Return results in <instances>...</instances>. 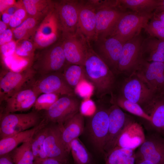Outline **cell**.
Listing matches in <instances>:
<instances>
[{
  "mask_svg": "<svg viewBox=\"0 0 164 164\" xmlns=\"http://www.w3.org/2000/svg\"><path fill=\"white\" fill-rule=\"evenodd\" d=\"M83 67L86 78L94 88L98 98L111 94L115 84L116 76L109 69L91 47L89 49Z\"/></svg>",
  "mask_w": 164,
  "mask_h": 164,
  "instance_id": "6da1fadb",
  "label": "cell"
},
{
  "mask_svg": "<svg viewBox=\"0 0 164 164\" xmlns=\"http://www.w3.org/2000/svg\"><path fill=\"white\" fill-rule=\"evenodd\" d=\"M33 59L31 67L36 73L43 76L51 73L62 72L67 63L61 40L43 49Z\"/></svg>",
  "mask_w": 164,
  "mask_h": 164,
  "instance_id": "7a4b0ae2",
  "label": "cell"
},
{
  "mask_svg": "<svg viewBox=\"0 0 164 164\" xmlns=\"http://www.w3.org/2000/svg\"><path fill=\"white\" fill-rule=\"evenodd\" d=\"M126 77L122 83L116 81L111 94L121 96L142 108L152 98L153 93L135 73Z\"/></svg>",
  "mask_w": 164,
  "mask_h": 164,
  "instance_id": "3957f363",
  "label": "cell"
},
{
  "mask_svg": "<svg viewBox=\"0 0 164 164\" xmlns=\"http://www.w3.org/2000/svg\"><path fill=\"white\" fill-rule=\"evenodd\" d=\"M153 15V13L129 11L120 18L109 36H114L124 43L139 34Z\"/></svg>",
  "mask_w": 164,
  "mask_h": 164,
  "instance_id": "277c9868",
  "label": "cell"
},
{
  "mask_svg": "<svg viewBox=\"0 0 164 164\" xmlns=\"http://www.w3.org/2000/svg\"><path fill=\"white\" fill-rule=\"evenodd\" d=\"M37 111L26 113H9L1 115L0 123V139L32 128L42 121Z\"/></svg>",
  "mask_w": 164,
  "mask_h": 164,
  "instance_id": "5b68a950",
  "label": "cell"
},
{
  "mask_svg": "<svg viewBox=\"0 0 164 164\" xmlns=\"http://www.w3.org/2000/svg\"><path fill=\"white\" fill-rule=\"evenodd\" d=\"M141 33L124 43L118 62L117 74L128 76L135 71L142 59Z\"/></svg>",
  "mask_w": 164,
  "mask_h": 164,
  "instance_id": "8992f818",
  "label": "cell"
},
{
  "mask_svg": "<svg viewBox=\"0 0 164 164\" xmlns=\"http://www.w3.org/2000/svg\"><path fill=\"white\" fill-rule=\"evenodd\" d=\"M54 8L43 19L33 37L36 48L43 49L56 43L62 34Z\"/></svg>",
  "mask_w": 164,
  "mask_h": 164,
  "instance_id": "52a82bcc",
  "label": "cell"
},
{
  "mask_svg": "<svg viewBox=\"0 0 164 164\" xmlns=\"http://www.w3.org/2000/svg\"><path fill=\"white\" fill-rule=\"evenodd\" d=\"M108 108L101 107L96 109L87 124L88 132L91 142L97 151L102 154H104V149L108 132Z\"/></svg>",
  "mask_w": 164,
  "mask_h": 164,
  "instance_id": "ba28073f",
  "label": "cell"
},
{
  "mask_svg": "<svg viewBox=\"0 0 164 164\" xmlns=\"http://www.w3.org/2000/svg\"><path fill=\"white\" fill-rule=\"evenodd\" d=\"M80 104L76 95L61 96L46 111L44 118L49 123L62 125L80 111Z\"/></svg>",
  "mask_w": 164,
  "mask_h": 164,
  "instance_id": "9c48e42d",
  "label": "cell"
},
{
  "mask_svg": "<svg viewBox=\"0 0 164 164\" xmlns=\"http://www.w3.org/2000/svg\"><path fill=\"white\" fill-rule=\"evenodd\" d=\"M94 52L116 76L118 62L124 43L112 36L103 37L93 41Z\"/></svg>",
  "mask_w": 164,
  "mask_h": 164,
  "instance_id": "30bf717a",
  "label": "cell"
},
{
  "mask_svg": "<svg viewBox=\"0 0 164 164\" xmlns=\"http://www.w3.org/2000/svg\"><path fill=\"white\" fill-rule=\"evenodd\" d=\"M134 72L154 95L164 93V63L142 59Z\"/></svg>",
  "mask_w": 164,
  "mask_h": 164,
  "instance_id": "8fae6325",
  "label": "cell"
},
{
  "mask_svg": "<svg viewBox=\"0 0 164 164\" xmlns=\"http://www.w3.org/2000/svg\"><path fill=\"white\" fill-rule=\"evenodd\" d=\"M61 41L67 63L83 66L89 43L78 32L74 35L62 34Z\"/></svg>",
  "mask_w": 164,
  "mask_h": 164,
  "instance_id": "7c38bea8",
  "label": "cell"
},
{
  "mask_svg": "<svg viewBox=\"0 0 164 164\" xmlns=\"http://www.w3.org/2000/svg\"><path fill=\"white\" fill-rule=\"evenodd\" d=\"M135 157L136 163L146 160L155 164H164V136L154 131L145 135Z\"/></svg>",
  "mask_w": 164,
  "mask_h": 164,
  "instance_id": "4fadbf2b",
  "label": "cell"
},
{
  "mask_svg": "<svg viewBox=\"0 0 164 164\" xmlns=\"http://www.w3.org/2000/svg\"><path fill=\"white\" fill-rule=\"evenodd\" d=\"M36 73L30 67L19 71H8L0 76V101L23 89L28 82L32 79Z\"/></svg>",
  "mask_w": 164,
  "mask_h": 164,
  "instance_id": "5bb4252c",
  "label": "cell"
},
{
  "mask_svg": "<svg viewBox=\"0 0 164 164\" xmlns=\"http://www.w3.org/2000/svg\"><path fill=\"white\" fill-rule=\"evenodd\" d=\"M31 88L38 96L42 94L49 93L56 94L61 96L76 95L74 90L67 83L61 72L41 76L32 84Z\"/></svg>",
  "mask_w": 164,
  "mask_h": 164,
  "instance_id": "9a60e30c",
  "label": "cell"
},
{
  "mask_svg": "<svg viewBox=\"0 0 164 164\" xmlns=\"http://www.w3.org/2000/svg\"><path fill=\"white\" fill-rule=\"evenodd\" d=\"M54 8L62 34L74 35L78 32V1H55Z\"/></svg>",
  "mask_w": 164,
  "mask_h": 164,
  "instance_id": "2e32d148",
  "label": "cell"
},
{
  "mask_svg": "<svg viewBox=\"0 0 164 164\" xmlns=\"http://www.w3.org/2000/svg\"><path fill=\"white\" fill-rule=\"evenodd\" d=\"M129 11L118 5L96 11L95 40L110 35L120 18Z\"/></svg>",
  "mask_w": 164,
  "mask_h": 164,
  "instance_id": "e0dca14e",
  "label": "cell"
},
{
  "mask_svg": "<svg viewBox=\"0 0 164 164\" xmlns=\"http://www.w3.org/2000/svg\"><path fill=\"white\" fill-rule=\"evenodd\" d=\"M112 104L108 108L109 127L104 149L105 155L115 147L119 136L130 119L121 108Z\"/></svg>",
  "mask_w": 164,
  "mask_h": 164,
  "instance_id": "ac0fdd59",
  "label": "cell"
},
{
  "mask_svg": "<svg viewBox=\"0 0 164 164\" xmlns=\"http://www.w3.org/2000/svg\"><path fill=\"white\" fill-rule=\"evenodd\" d=\"M45 139L44 147L48 157L69 160V153L67 151L61 136V125L50 123Z\"/></svg>",
  "mask_w": 164,
  "mask_h": 164,
  "instance_id": "d6986e66",
  "label": "cell"
},
{
  "mask_svg": "<svg viewBox=\"0 0 164 164\" xmlns=\"http://www.w3.org/2000/svg\"><path fill=\"white\" fill-rule=\"evenodd\" d=\"M145 139V135L142 126L130 119L119 136L115 147L134 150L144 142Z\"/></svg>",
  "mask_w": 164,
  "mask_h": 164,
  "instance_id": "ffe728a7",
  "label": "cell"
},
{
  "mask_svg": "<svg viewBox=\"0 0 164 164\" xmlns=\"http://www.w3.org/2000/svg\"><path fill=\"white\" fill-rule=\"evenodd\" d=\"M38 96L32 88L20 90L3 101L5 103L3 114L30 109L33 106Z\"/></svg>",
  "mask_w": 164,
  "mask_h": 164,
  "instance_id": "44dd1931",
  "label": "cell"
},
{
  "mask_svg": "<svg viewBox=\"0 0 164 164\" xmlns=\"http://www.w3.org/2000/svg\"><path fill=\"white\" fill-rule=\"evenodd\" d=\"M96 11L83 1H78V32L89 43L96 36Z\"/></svg>",
  "mask_w": 164,
  "mask_h": 164,
  "instance_id": "7402d4cb",
  "label": "cell"
},
{
  "mask_svg": "<svg viewBox=\"0 0 164 164\" xmlns=\"http://www.w3.org/2000/svg\"><path fill=\"white\" fill-rule=\"evenodd\" d=\"M48 123L44 118L39 125L32 128L0 139V156L9 153L19 144L31 140L38 132Z\"/></svg>",
  "mask_w": 164,
  "mask_h": 164,
  "instance_id": "603a6c76",
  "label": "cell"
},
{
  "mask_svg": "<svg viewBox=\"0 0 164 164\" xmlns=\"http://www.w3.org/2000/svg\"><path fill=\"white\" fill-rule=\"evenodd\" d=\"M60 125L63 141L67 151L69 154L71 142L78 138L84 131V115L79 111Z\"/></svg>",
  "mask_w": 164,
  "mask_h": 164,
  "instance_id": "cb8c5ba5",
  "label": "cell"
},
{
  "mask_svg": "<svg viewBox=\"0 0 164 164\" xmlns=\"http://www.w3.org/2000/svg\"><path fill=\"white\" fill-rule=\"evenodd\" d=\"M142 108L151 118L153 131L161 134L164 128V94L154 95Z\"/></svg>",
  "mask_w": 164,
  "mask_h": 164,
  "instance_id": "d4e9b609",
  "label": "cell"
},
{
  "mask_svg": "<svg viewBox=\"0 0 164 164\" xmlns=\"http://www.w3.org/2000/svg\"><path fill=\"white\" fill-rule=\"evenodd\" d=\"M141 50L143 60L149 62L164 63V41L150 36L144 38Z\"/></svg>",
  "mask_w": 164,
  "mask_h": 164,
  "instance_id": "484cf974",
  "label": "cell"
},
{
  "mask_svg": "<svg viewBox=\"0 0 164 164\" xmlns=\"http://www.w3.org/2000/svg\"><path fill=\"white\" fill-rule=\"evenodd\" d=\"M22 5L29 16L42 21L54 8L55 1L50 0H22Z\"/></svg>",
  "mask_w": 164,
  "mask_h": 164,
  "instance_id": "4316f807",
  "label": "cell"
},
{
  "mask_svg": "<svg viewBox=\"0 0 164 164\" xmlns=\"http://www.w3.org/2000/svg\"><path fill=\"white\" fill-rule=\"evenodd\" d=\"M104 164H135L134 150L115 147L105 155Z\"/></svg>",
  "mask_w": 164,
  "mask_h": 164,
  "instance_id": "83f0119b",
  "label": "cell"
},
{
  "mask_svg": "<svg viewBox=\"0 0 164 164\" xmlns=\"http://www.w3.org/2000/svg\"><path fill=\"white\" fill-rule=\"evenodd\" d=\"M110 102L111 104L149 122L151 121V117L148 115L139 104L131 101L120 96L111 94Z\"/></svg>",
  "mask_w": 164,
  "mask_h": 164,
  "instance_id": "f1b7e54d",
  "label": "cell"
},
{
  "mask_svg": "<svg viewBox=\"0 0 164 164\" xmlns=\"http://www.w3.org/2000/svg\"><path fill=\"white\" fill-rule=\"evenodd\" d=\"M40 21L28 16L20 25L12 29L13 37L16 40V43L33 37Z\"/></svg>",
  "mask_w": 164,
  "mask_h": 164,
  "instance_id": "f546056e",
  "label": "cell"
},
{
  "mask_svg": "<svg viewBox=\"0 0 164 164\" xmlns=\"http://www.w3.org/2000/svg\"><path fill=\"white\" fill-rule=\"evenodd\" d=\"M121 7L140 13H152L156 8L159 0H119Z\"/></svg>",
  "mask_w": 164,
  "mask_h": 164,
  "instance_id": "4dcf8cb0",
  "label": "cell"
},
{
  "mask_svg": "<svg viewBox=\"0 0 164 164\" xmlns=\"http://www.w3.org/2000/svg\"><path fill=\"white\" fill-rule=\"evenodd\" d=\"M32 139L22 143L9 153L14 164H33L34 158L31 148Z\"/></svg>",
  "mask_w": 164,
  "mask_h": 164,
  "instance_id": "1f68e13d",
  "label": "cell"
},
{
  "mask_svg": "<svg viewBox=\"0 0 164 164\" xmlns=\"http://www.w3.org/2000/svg\"><path fill=\"white\" fill-rule=\"evenodd\" d=\"M70 152L74 164H94L91 155L78 138L71 142Z\"/></svg>",
  "mask_w": 164,
  "mask_h": 164,
  "instance_id": "d6a6232c",
  "label": "cell"
},
{
  "mask_svg": "<svg viewBox=\"0 0 164 164\" xmlns=\"http://www.w3.org/2000/svg\"><path fill=\"white\" fill-rule=\"evenodd\" d=\"M48 124L38 132L31 140V148L34 161H38L48 158L44 151V144L48 132Z\"/></svg>",
  "mask_w": 164,
  "mask_h": 164,
  "instance_id": "836d02e7",
  "label": "cell"
},
{
  "mask_svg": "<svg viewBox=\"0 0 164 164\" xmlns=\"http://www.w3.org/2000/svg\"><path fill=\"white\" fill-rule=\"evenodd\" d=\"M62 73L67 83L73 90L86 78L83 66L78 65L67 63Z\"/></svg>",
  "mask_w": 164,
  "mask_h": 164,
  "instance_id": "e575fe53",
  "label": "cell"
},
{
  "mask_svg": "<svg viewBox=\"0 0 164 164\" xmlns=\"http://www.w3.org/2000/svg\"><path fill=\"white\" fill-rule=\"evenodd\" d=\"M144 29L149 36L164 41V22L152 17Z\"/></svg>",
  "mask_w": 164,
  "mask_h": 164,
  "instance_id": "d590c367",
  "label": "cell"
},
{
  "mask_svg": "<svg viewBox=\"0 0 164 164\" xmlns=\"http://www.w3.org/2000/svg\"><path fill=\"white\" fill-rule=\"evenodd\" d=\"M59 96L54 93L41 94L37 98L33 107L37 111H47L58 99Z\"/></svg>",
  "mask_w": 164,
  "mask_h": 164,
  "instance_id": "8d00e7d4",
  "label": "cell"
},
{
  "mask_svg": "<svg viewBox=\"0 0 164 164\" xmlns=\"http://www.w3.org/2000/svg\"><path fill=\"white\" fill-rule=\"evenodd\" d=\"M21 41L19 46H17L14 54L19 56L25 58L26 57L34 58V53L36 48L33 41L29 39Z\"/></svg>",
  "mask_w": 164,
  "mask_h": 164,
  "instance_id": "74e56055",
  "label": "cell"
},
{
  "mask_svg": "<svg viewBox=\"0 0 164 164\" xmlns=\"http://www.w3.org/2000/svg\"><path fill=\"white\" fill-rule=\"evenodd\" d=\"M75 94L84 99L90 98L94 94L93 86L86 78L82 79L74 89Z\"/></svg>",
  "mask_w": 164,
  "mask_h": 164,
  "instance_id": "f35d334b",
  "label": "cell"
},
{
  "mask_svg": "<svg viewBox=\"0 0 164 164\" xmlns=\"http://www.w3.org/2000/svg\"><path fill=\"white\" fill-rule=\"evenodd\" d=\"M83 2L95 11L107 8L116 6L119 5V0H92Z\"/></svg>",
  "mask_w": 164,
  "mask_h": 164,
  "instance_id": "ab89813d",
  "label": "cell"
},
{
  "mask_svg": "<svg viewBox=\"0 0 164 164\" xmlns=\"http://www.w3.org/2000/svg\"><path fill=\"white\" fill-rule=\"evenodd\" d=\"M28 16L22 5L12 15L9 26L12 30L20 25Z\"/></svg>",
  "mask_w": 164,
  "mask_h": 164,
  "instance_id": "60d3db41",
  "label": "cell"
},
{
  "mask_svg": "<svg viewBox=\"0 0 164 164\" xmlns=\"http://www.w3.org/2000/svg\"><path fill=\"white\" fill-rule=\"evenodd\" d=\"M17 44L16 41L12 40L0 46L1 53L4 58L12 56L14 54Z\"/></svg>",
  "mask_w": 164,
  "mask_h": 164,
  "instance_id": "b9f144b4",
  "label": "cell"
},
{
  "mask_svg": "<svg viewBox=\"0 0 164 164\" xmlns=\"http://www.w3.org/2000/svg\"><path fill=\"white\" fill-rule=\"evenodd\" d=\"M13 35L12 30L10 28H8L5 31L0 33V46L9 43L12 40Z\"/></svg>",
  "mask_w": 164,
  "mask_h": 164,
  "instance_id": "7bdbcfd3",
  "label": "cell"
},
{
  "mask_svg": "<svg viewBox=\"0 0 164 164\" xmlns=\"http://www.w3.org/2000/svg\"><path fill=\"white\" fill-rule=\"evenodd\" d=\"M16 2L14 0H0V13L4 12L8 8L15 4Z\"/></svg>",
  "mask_w": 164,
  "mask_h": 164,
  "instance_id": "ee69618b",
  "label": "cell"
},
{
  "mask_svg": "<svg viewBox=\"0 0 164 164\" xmlns=\"http://www.w3.org/2000/svg\"><path fill=\"white\" fill-rule=\"evenodd\" d=\"M0 164H14L9 153L0 156Z\"/></svg>",
  "mask_w": 164,
  "mask_h": 164,
  "instance_id": "f6af8a7d",
  "label": "cell"
},
{
  "mask_svg": "<svg viewBox=\"0 0 164 164\" xmlns=\"http://www.w3.org/2000/svg\"><path fill=\"white\" fill-rule=\"evenodd\" d=\"M164 11V0H159L157 7L153 12L154 15Z\"/></svg>",
  "mask_w": 164,
  "mask_h": 164,
  "instance_id": "bcb514c9",
  "label": "cell"
},
{
  "mask_svg": "<svg viewBox=\"0 0 164 164\" xmlns=\"http://www.w3.org/2000/svg\"><path fill=\"white\" fill-rule=\"evenodd\" d=\"M12 15H9L5 12L2 13L1 20L8 25L9 23Z\"/></svg>",
  "mask_w": 164,
  "mask_h": 164,
  "instance_id": "7dc6e473",
  "label": "cell"
},
{
  "mask_svg": "<svg viewBox=\"0 0 164 164\" xmlns=\"http://www.w3.org/2000/svg\"><path fill=\"white\" fill-rule=\"evenodd\" d=\"M152 17L164 22V11L154 15Z\"/></svg>",
  "mask_w": 164,
  "mask_h": 164,
  "instance_id": "c3c4849f",
  "label": "cell"
},
{
  "mask_svg": "<svg viewBox=\"0 0 164 164\" xmlns=\"http://www.w3.org/2000/svg\"><path fill=\"white\" fill-rule=\"evenodd\" d=\"M8 25L3 22L2 20L0 21V33L2 32L8 28Z\"/></svg>",
  "mask_w": 164,
  "mask_h": 164,
  "instance_id": "681fc988",
  "label": "cell"
},
{
  "mask_svg": "<svg viewBox=\"0 0 164 164\" xmlns=\"http://www.w3.org/2000/svg\"><path fill=\"white\" fill-rule=\"evenodd\" d=\"M135 164H155L154 163L149 160H143L138 162Z\"/></svg>",
  "mask_w": 164,
  "mask_h": 164,
  "instance_id": "f907efd6",
  "label": "cell"
},
{
  "mask_svg": "<svg viewBox=\"0 0 164 164\" xmlns=\"http://www.w3.org/2000/svg\"><path fill=\"white\" fill-rule=\"evenodd\" d=\"M33 164H42L39 162L34 161Z\"/></svg>",
  "mask_w": 164,
  "mask_h": 164,
  "instance_id": "816d5d0a",
  "label": "cell"
},
{
  "mask_svg": "<svg viewBox=\"0 0 164 164\" xmlns=\"http://www.w3.org/2000/svg\"></svg>",
  "mask_w": 164,
  "mask_h": 164,
  "instance_id": "f5cc1de1",
  "label": "cell"
}]
</instances>
